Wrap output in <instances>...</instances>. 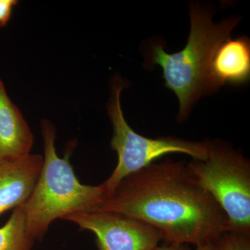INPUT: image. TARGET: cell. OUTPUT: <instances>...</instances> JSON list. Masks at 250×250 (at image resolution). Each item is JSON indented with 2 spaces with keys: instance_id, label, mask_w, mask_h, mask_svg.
<instances>
[{
  "instance_id": "1",
  "label": "cell",
  "mask_w": 250,
  "mask_h": 250,
  "mask_svg": "<svg viewBox=\"0 0 250 250\" xmlns=\"http://www.w3.org/2000/svg\"><path fill=\"white\" fill-rule=\"evenodd\" d=\"M93 210L141 220L156 229L167 243L196 246L228 231L225 212L187 164L170 159L152 163L125 177Z\"/></svg>"
},
{
  "instance_id": "2",
  "label": "cell",
  "mask_w": 250,
  "mask_h": 250,
  "mask_svg": "<svg viewBox=\"0 0 250 250\" xmlns=\"http://www.w3.org/2000/svg\"><path fill=\"white\" fill-rule=\"evenodd\" d=\"M190 31L187 45L174 54L166 52L162 46H153L150 61L162 68L165 85L178 98V120L183 122L192 106L202 96L213 93L210 85V62L215 50L230 37L240 22L232 17L213 22L208 10L199 4L190 9Z\"/></svg>"
},
{
  "instance_id": "3",
  "label": "cell",
  "mask_w": 250,
  "mask_h": 250,
  "mask_svg": "<svg viewBox=\"0 0 250 250\" xmlns=\"http://www.w3.org/2000/svg\"><path fill=\"white\" fill-rule=\"evenodd\" d=\"M44 141L42 169L32 193L22 205L28 233L41 240L58 218L93 210L106 198L103 184L81 183L69 161V154L59 157L55 147L56 129L48 120L41 121Z\"/></svg>"
},
{
  "instance_id": "4",
  "label": "cell",
  "mask_w": 250,
  "mask_h": 250,
  "mask_svg": "<svg viewBox=\"0 0 250 250\" xmlns=\"http://www.w3.org/2000/svg\"><path fill=\"white\" fill-rule=\"evenodd\" d=\"M108 114L113 127L112 149L118 156V164L103 186L106 198L123 179L154 163L166 154L180 153L195 160H205L208 156L210 141H190L176 137L149 139L136 133L125 120L122 109L121 95L126 82L116 76L111 82ZM105 198V199H106Z\"/></svg>"
},
{
  "instance_id": "5",
  "label": "cell",
  "mask_w": 250,
  "mask_h": 250,
  "mask_svg": "<svg viewBox=\"0 0 250 250\" xmlns=\"http://www.w3.org/2000/svg\"><path fill=\"white\" fill-rule=\"evenodd\" d=\"M228 218V231L250 233V162L225 143L210 141L205 160L187 164Z\"/></svg>"
},
{
  "instance_id": "6",
  "label": "cell",
  "mask_w": 250,
  "mask_h": 250,
  "mask_svg": "<svg viewBox=\"0 0 250 250\" xmlns=\"http://www.w3.org/2000/svg\"><path fill=\"white\" fill-rule=\"evenodd\" d=\"M63 220L95 233L99 250H155L162 240L161 233L150 225L114 212L85 210Z\"/></svg>"
},
{
  "instance_id": "7",
  "label": "cell",
  "mask_w": 250,
  "mask_h": 250,
  "mask_svg": "<svg viewBox=\"0 0 250 250\" xmlns=\"http://www.w3.org/2000/svg\"><path fill=\"white\" fill-rule=\"evenodd\" d=\"M42 163L43 156L29 154L0 164V215L27 201L40 175Z\"/></svg>"
},
{
  "instance_id": "8",
  "label": "cell",
  "mask_w": 250,
  "mask_h": 250,
  "mask_svg": "<svg viewBox=\"0 0 250 250\" xmlns=\"http://www.w3.org/2000/svg\"><path fill=\"white\" fill-rule=\"evenodd\" d=\"M34 136L0 79V164L31 154Z\"/></svg>"
},
{
  "instance_id": "9",
  "label": "cell",
  "mask_w": 250,
  "mask_h": 250,
  "mask_svg": "<svg viewBox=\"0 0 250 250\" xmlns=\"http://www.w3.org/2000/svg\"><path fill=\"white\" fill-rule=\"evenodd\" d=\"M250 77L249 39L246 36L228 38L218 46L210 62L209 78L213 92L225 84H243Z\"/></svg>"
},
{
  "instance_id": "10",
  "label": "cell",
  "mask_w": 250,
  "mask_h": 250,
  "mask_svg": "<svg viewBox=\"0 0 250 250\" xmlns=\"http://www.w3.org/2000/svg\"><path fill=\"white\" fill-rule=\"evenodd\" d=\"M35 240L28 233L22 205L0 228V250H31Z\"/></svg>"
},
{
  "instance_id": "11",
  "label": "cell",
  "mask_w": 250,
  "mask_h": 250,
  "mask_svg": "<svg viewBox=\"0 0 250 250\" xmlns=\"http://www.w3.org/2000/svg\"><path fill=\"white\" fill-rule=\"evenodd\" d=\"M213 243L215 250H250V233L225 231Z\"/></svg>"
},
{
  "instance_id": "12",
  "label": "cell",
  "mask_w": 250,
  "mask_h": 250,
  "mask_svg": "<svg viewBox=\"0 0 250 250\" xmlns=\"http://www.w3.org/2000/svg\"><path fill=\"white\" fill-rule=\"evenodd\" d=\"M17 0H0V27L6 26L11 20Z\"/></svg>"
},
{
  "instance_id": "13",
  "label": "cell",
  "mask_w": 250,
  "mask_h": 250,
  "mask_svg": "<svg viewBox=\"0 0 250 250\" xmlns=\"http://www.w3.org/2000/svg\"><path fill=\"white\" fill-rule=\"evenodd\" d=\"M155 250H190L187 244H175V243H167L158 246Z\"/></svg>"
},
{
  "instance_id": "14",
  "label": "cell",
  "mask_w": 250,
  "mask_h": 250,
  "mask_svg": "<svg viewBox=\"0 0 250 250\" xmlns=\"http://www.w3.org/2000/svg\"><path fill=\"white\" fill-rule=\"evenodd\" d=\"M195 250H215L213 241H207L196 246Z\"/></svg>"
}]
</instances>
